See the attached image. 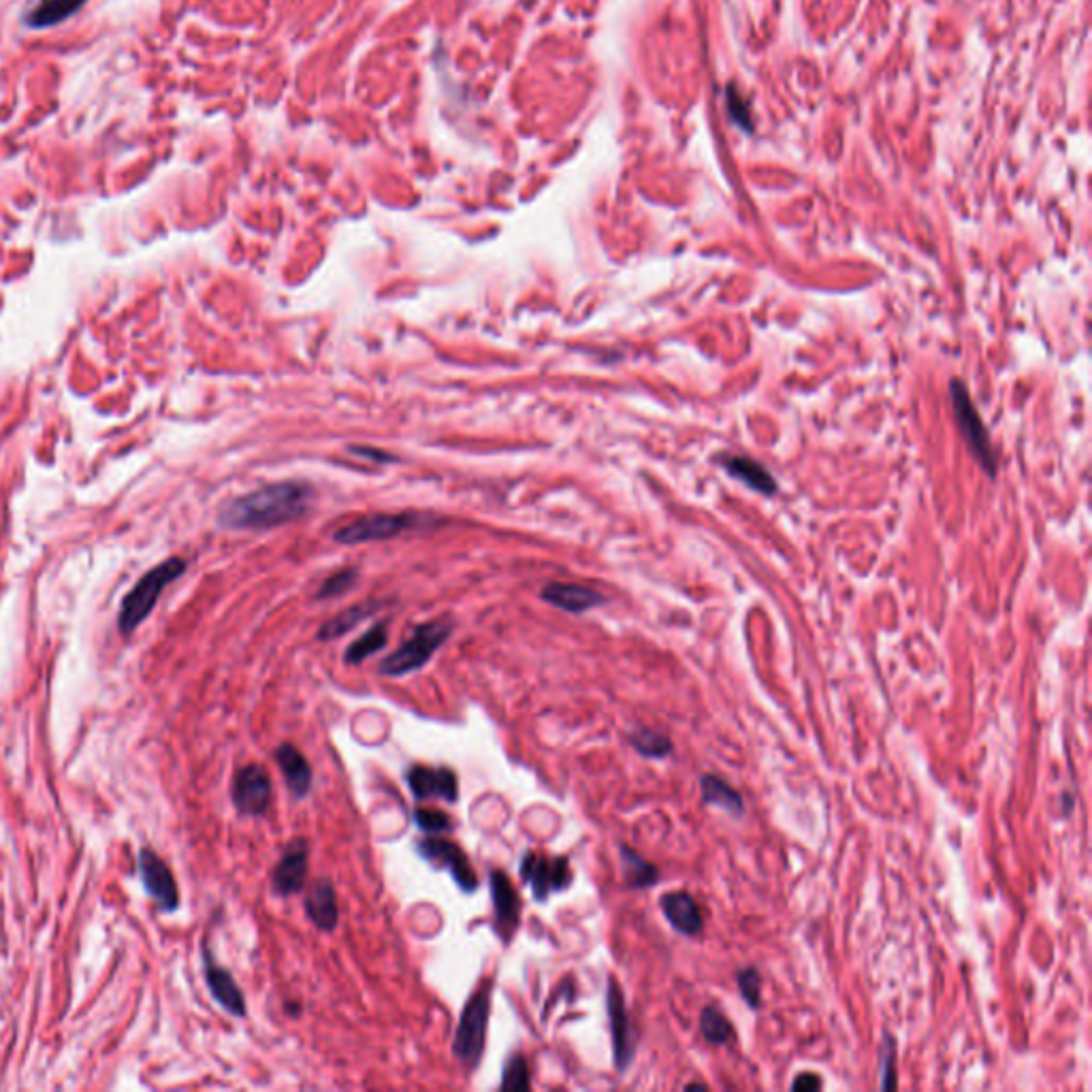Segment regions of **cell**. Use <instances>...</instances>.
I'll return each mask as SVG.
<instances>
[{
	"instance_id": "6da1fadb",
	"label": "cell",
	"mask_w": 1092,
	"mask_h": 1092,
	"mask_svg": "<svg viewBox=\"0 0 1092 1092\" xmlns=\"http://www.w3.org/2000/svg\"><path fill=\"white\" fill-rule=\"evenodd\" d=\"M312 484L284 480L224 503L218 519L229 530H272L305 517L314 502Z\"/></svg>"
},
{
	"instance_id": "7a4b0ae2",
	"label": "cell",
	"mask_w": 1092,
	"mask_h": 1092,
	"mask_svg": "<svg viewBox=\"0 0 1092 1092\" xmlns=\"http://www.w3.org/2000/svg\"><path fill=\"white\" fill-rule=\"evenodd\" d=\"M493 980L484 982L463 1007L459 1024L452 1037V1054L468 1071L478 1069L482 1063L484 1044H487V1024L491 1016Z\"/></svg>"
},
{
	"instance_id": "3957f363",
	"label": "cell",
	"mask_w": 1092,
	"mask_h": 1092,
	"mask_svg": "<svg viewBox=\"0 0 1092 1092\" xmlns=\"http://www.w3.org/2000/svg\"><path fill=\"white\" fill-rule=\"evenodd\" d=\"M184 570H187V561L180 558H171L143 574L137 585L132 587L129 595L125 597V602H122L120 617H118L120 632L130 634L135 627L146 621V617L152 613V609L158 602V597L162 595L164 587L173 583L175 579H180Z\"/></svg>"
},
{
	"instance_id": "277c9868",
	"label": "cell",
	"mask_w": 1092,
	"mask_h": 1092,
	"mask_svg": "<svg viewBox=\"0 0 1092 1092\" xmlns=\"http://www.w3.org/2000/svg\"><path fill=\"white\" fill-rule=\"evenodd\" d=\"M452 634V623L448 619L427 621L418 625L408 641L387 655L380 664V673L390 678H399L420 671L429 664L438 648L445 645Z\"/></svg>"
},
{
	"instance_id": "5b68a950",
	"label": "cell",
	"mask_w": 1092,
	"mask_h": 1092,
	"mask_svg": "<svg viewBox=\"0 0 1092 1092\" xmlns=\"http://www.w3.org/2000/svg\"><path fill=\"white\" fill-rule=\"evenodd\" d=\"M950 399H952L956 425H958V429H961L963 440L966 442L968 450H971V455L975 457L977 463H980V468L988 474V476L994 478L996 470H998V463H996V455L992 450L991 434H988V427H986V422L982 420L980 410H977V406L973 404L971 393H968V388H966L963 380L952 378Z\"/></svg>"
},
{
	"instance_id": "8992f818",
	"label": "cell",
	"mask_w": 1092,
	"mask_h": 1092,
	"mask_svg": "<svg viewBox=\"0 0 1092 1092\" xmlns=\"http://www.w3.org/2000/svg\"><path fill=\"white\" fill-rule=\"evenodd\" d=\"M436 521L429 514L420 512H380L369 517L357 519L344 525L333 533L337 544H363L376 540H390L395 535L434 528Z\"/></svg>"
},
{
	"instance_id": "52a82bcc",
	"label": "cell",
	"mask_w": 1092,
	"mask_h": 1092,
	"mask_svg": "<svg viewBox=\"0 0 1092 1092\" xmlns=\"http://www.w3.org/2000/svg\"><path fill=\"white\" fill-rule=\"evenodd\" d=\"M521 879L523 883L532 885L533 901L546 903L553 892H563L570 888L574 879L570 860L565 856L549 858L542 851H528L523 856L521 864Z\"/></svg>"
},
{
	"instance_id": "ba28073f",
	"label": "cell",
	"mask_w": 1092,
	"mask_h": 1092,
	"mask_svg": "<svg viewBox=\"0 0 1092 1092\" xmlns=\"http://www.w3.org/2000/svg\"><path fill=\"white\" fill-rule=\"evenodd\" d=\"M417 851L418 856L429 862L436 871L446 869L450 873V877L455 879V883L466 894L478 890V875L470 864L466 851H463L455 841L440 837V834H427L425 839H420L417 843Z\"/></svg>"
},
{
	"instance_id": "9c48e42d",
	"label": "cell",
	"mask_w": 1092,
	"mask_h": 1092,
	"mask_svg": "<svg viewBox=\"0 0 1092 1092\" xmlns=\"http://www.w3.org/2000/svg\"><path fill=\"white\" fill-rule=\"evenodd\" d=\"M272 777L265 766L248 764L242 766L233 775L231 798L235 809L242 816L263 818L272 805Z\"/></svg>"
},
{
	"instance_id": "30bf717a",
	"label": "cell",
	"mask_w": 1092,
	"mask_h": 1092,
	"mask_svg": "<svg viewBox=\"0 0 1092 1092\" xmlns=\"http://www.w3.org/2000/svg\"><path fill=\"white\" fill-rule=\"evenodd\" d=\"M606 1012H609L611 1022V1037H613V1054H615V1067L619 1074H625L627 1067L632 1065L636 1054V1042L632 1020L625 1009V996L621 992V986L617 984L615 977L609 980V992H606Z\"/></svg>"
},
{
	"instance_id": "8fae6325",
	"label": "cell",
	"mask_w": 1092,
	"mask_h": 1092,
	"mask_svg": "<svg viewBox=\"0 0 1092 1092\" xmlns=\"http://www.w3.org/2000/svg\"><path fill=\"white\" fill-rule=\"evenodd\" d=\"M139 877L143 881V888L152 896L162 911H175L180 905V890L178 881H175L169 864L164 862L157 851L141 849L139 860Z\"/></svg>"
},
{
	"instance_id": "7c38bea8",
	"label": "cell",
	"mask_w": 1092,
	"mask_h": 1092,
	"mask_svg": "<svg viewBox=\"0 0 1092 1092\" xmlns=\"http://www.w3.org/2000/svg\"><path fill=\"white\" fill-rule=\"evenodd\" d=\"M307 871H310V843L303 837L288 841L272 875L275 894L293 896L302 892L307 881Z\"/></svg>"
},
{
	"instance_id": "4fadbf2b",
	"label": "cell",
	"mask_w": 1092,
	"mask_h": 1092,
	"mask_svg": "<svg viewBox=\"0 0 1092 1092\" xmlns=\"http://www.w3.org/2000/svg\"><path fill=\"white\" fill-rule=\"evenodd\" d=\"M406 783L417 802L440 798L446 802L459 800V777L448 766L429 768L422 764L410 766L406 772Z\"/></svg>"
},
{
	"instance_id": "5bb4252c",
	"label": "cell",
	"mask_w": 1092,
	"mask_h": 1092,
	"mask_svg": "<svg viewBox=\"0 0 1092 1092\" xmlns=\"http://www.w3.org/2000/svg\"><path fill=\"white\" fill-rule=\"evenodd\" d=\"M489 888L493 901V913H496V933L503 943H510L514 933L521 924V899L510 877L503 871H491Z\"/></svg>"
},
{
	"instance_id": "9a60e30c",
	"label": "cell",
	"mask_w": 1092,
	"mask_h": 1092,
	"mask_svg": "<svg viewBox=\"0 0 1092 1092\" xmlns=\"http://www.w3.org/2000/svg\"><path fill=\"white\" fill-rule=\"evenodd\" d=\"M203 966H205V982H208L214 1001L231 1016L244 1018L245 1012H248V1007H245V996L242 992V988L237 986L229 968H224L214 961V956L210 954L208 947H203Z\"/></svg>"
},
{
	"instance_id": "2e32d148",
	"label": "cell",
	"mask_w": 1092,
	"mask_h": 1092,
	"mask_svg": "<svg viewBox=\"0 0 1092 1092\" xmlns=\"http://www.w3.org/2000/svg\"><path fill=\"white\" fill-rule=\"evenodd\" d=\"M303 909L307 920H310L318 931L331 933L335 931L339 920V906H337V892L335 885L329 879H316L305 892Z\"/></svg>"
},
{
	"instance_id": "e0dca14e",
	"label": "cell",
	"mask_w": 1092,
	"mask_h": 1092,
	"mask_svg": "<svg viewBox=\"0 0 1092 1092\" xmlns=\"http://www.w3.org/2000/svg\"><path fill=\"white\" fill-rule=\"evenodd\" d=\"M540 597L544 602L555 606V609L572 615L587 613L606 602V597L602 593L589 589V587L574 585V583H549L540 591Z\"/></svg>"
},
{
	"instance_id": "ac0fdd59",
	"label": "cell",
	"mask_w": 1092,
	"mask_h": 1092,
	"mask_svg": "<svg viewBox=\"0 0 1092 1092\" xmlns=\"http://www.w3.org/2000/svg\"><path fill=\"white\" fill-rule=\"evenodd\" d=\"M275 762H277V768L284 775L286 781V788L291 791L293 798L302 800L312 791V783H314V772L310 762L305 760V756L299 751L293 743H282L280 747L275 749Z\"/></svg>"
},
{
	"instance_id": "d6986e66",
	"label": "cell",
	"mask_w": 1092,
	"mask_h": 1092,
	"mask_svg": "<svg viewBox=\"0 0 1092 1092\" xmlns=\"http://www.w3.org/2000/svg\"><path fill=\"white\" fill-rule=\"evenodd\" d=\"M719 463L730 476H734L736 480L747 484L749 489L762 493V496H775L779 489V484L775 476L770 474V470L766 466H762V463L756 459L733 455V452H730V455H721Z\"/></svg>"
},
{
	"instance_id": "ffe728a7",
	"label": "cell",
	"mask_w": 1092,
	"mask_h": 1092,
	"mask_svg": "<svg viewBox=\"0 0 1092 1092\" xmlns=\"http://www.w3.org/2000/svg\"><path fill=\"white\" fill-rule=\"evenodd\" d=\"M662 911L676 933L696 936L703 933L704 920L698 903L687 892H671L662 896Z\"/></svg>"
},
{
	"instance_id": "44dd1931",
	"label": "cell",
	"mask_w": 1092,
	"mask_h": 1092,
	"mask_svg": "<svg viewBox=\"0 0 1092 1092\" xmlns=\"http://www.w3.org/2000/svg\"><path fill=\"white\" fill-rule=\"evenodd\" d=\"M700 791H703L704 805L719 807L721 811H726L728 816L734 818H740L745 813L743 796H740L733 786H728L724 779H719L715 775H703L700 777Z\"/></svg>"
},
{
	"instance_id": "7402d4cb",
	"label": "cell",
	"mask_w": 1092,
	"mask_h": 1092,
	"mask_svg": "<svg viewBox=\"0 0 1092 1092\" xmlns=\"http://www.w3.org/2000/svg\"><path fill=\"white\" fill-rule=\"evenodd\" d=\"M380 609H383V602H363V604L350 606V609L335 615L333 619H329L327 623H323L321 630H318V641H323V643L335 641V638L348 634L350 630H355L359 623H363L365 619H369V617L376 615Z\"/></svg>"
},
{
	"instance_id": "603a6c76",
	"label": "cell",
	"mask_w": 1092,
	"mask_h": 1092,
	"mask_svg": "<svg viewBox=\"0 0 1092 1092\" xmlns=\"http://www.w3.org/2000/svg\"><path fill=\"white\" fill-rule=\"evenodd\" d=\"M619 853H621L623 879L627 883V888L645 890V888H651V885H655L659 881L657 869L653 867L651 862L645 860L636 849L627 848V845H621Z\"/></svg>"
},
{
	"instance_id": "cb8c5ba5",
	"label": "cell",
	"mask_w": 1092,
	"mask_h": 1092,
	"mask_svg": "<svg viewBox=\"0 0 1092 1092\" xmlns=\"http://www.w3.org/2000/svg\"><path fill=\"white\" fill-rule=\"evenodd\" d=\"M387 643H388V625L387 623H376V625L369 627L365 634H360L357 641L346 648L344 662L348 666L363 664L367 657H372V655L383 651Z\"/></svg>"
},
{
	"instance_id": "d4e9b609",
	"label": "cell",
	"mask_w": 1092,
	"mask_h": 1092,
	"mask_svg": "<svg viewBox=\"0 0 1092 1092\" xmlns=\"http://www.w3.org/2000/svg\"><path fill=\"white\" fill-rule=\"evenodd\" d=\"M86 0H43L26 15V24L33 28L56 26L69 15L77 14Z\"/></svg>"
},
{
	"instance_id": "484cf974",
	"label": "cell",
	"mask_w": 1092,
	"mask_h": 1092,
	"mask_svg": "<svg viewBox=\"0 0 1092 1092\" xmlns=\"http://www.w3.org/2000/svg\"><path fill=\"white\" fill-rule=\"evenodd\" d=\"M700 1030H703L706 1042L715 1046H726L734 1037L733 1024H730V1020L717 1007L703 1009V1014H700Z\"/></svg>"
},
{
	"instance_id": "4316f807",
	"label": "cell",
	"mask_w": 1092,
	"mask_h": 1092,
	"mask_svg": "<svg viewBox=\"0 0 1092 1092\" xmlns=\"http://www.w3.org/2000/svg\"><path fill=\"white\" fill-rule=\"evenodd\" d=\"M630 743L643 758H651V760L671 756L673 751L671 738L662 733H653V730H638V733L630 734Z\"/></svg>"
},
{
	"instance_id": "83f0119b",
	"label": "cell",
	"mask_w": 1092,
	"mask_h": 1092,
	"mask_svg": "<svg viewBox=\"0 0 1092 1092\" xmlns=\"http://www.w3.org/2000/svg\"><path fill=\"white\" fill-rule=\"evenodd\" d=\"M500 1090H503V1092H528V1090H532L530 1067H528V1060H525L523 1054H512L508 1058V1063H506V1067H503V1074H502Z\"/></svg>"
},
{
	"instance_id": "f1b7e54d",
	"label": "cell",
	"mask_w": 1092,
	"mask_h": 1092,
	"mask_svg": "<svg viewBox=\"0 0 1092 1092\" xmlns=\"http://www.w3.org/2000/svg\"><path fill=\"white\" fill-rule=\"evenodd\" d=\"M359 581V570L357 568H346V570H339L329 574L327 579L323 581V585L318 587L316 597L318 600H331V597H339L348 593Z\"/></svg>"
},
{
	"instance_id": "f546056e",
	"label": "cell",
	"mask_w": 1092,
	"mask_h": 1092,
	"mask_svg": "<svg viewBox=\"0 0 1092 1092\" xmlns=\"http://www.w3.org/2000/svg\"><path fill=\"white\" fill-rule=\"evenodd\" d=\"M415 823L425 834H446L452 830V821L446 813L429 807H418L415 811Z\"/></svg>"
},
{
	"instance_id": "4dcf8cb0",
	"label": "cell",
	"mask_w": 1092,
	"mask_h": 1092,
	"mask_svg": "<svg viewBox=\"0 0 1092 1092\" xmlns=\"http://www.w3.org/2000/svg\"><path fill=\"white\" fill-rule=\"evenodd\" d=\"M736 984H738L740 996L745 998L747 1005L751 1009H758L760 1007V994H762V977L758 975L756 968H743V971H738L736 973Z\"/></svg>"
},
{
	"instance_id": "1f68e13d",
	"label": "cell",
	"mask_w": 1092,
	"mask_h": 1092,
	"mask_svg": "<svg viewBox=\"0 0 1092 1092\" xmlns=\"http://www.w3.org/2000/svg\"><path fill=\"white\" fill-rule=\"evenodd\" d=\"M885 1042H888V1044H885V1049H888V1052L883 1054V1060H881V1067H883L881 1088H896V1079H894V1076H896V1071H894V1044H892V1039H885Z\"/></svg>"
},
{
	"instance_id": "d6a6232c",
	"label": "cell",
	"mask_w": 1092,
	"mask_h": 1092,
	"mask_svg": "<svg viewBox=\"0 0 1092 1092\" xmlns=\"http://www.w3.org/2000/svg\"><path fill=\"white\" fill-rule=\"evenodd\" d=\"M728 107H730V111H733V118H734L736 125H743L747 129L745 120H749V111L743 105V101H738L736 90H733V88H728Z\"/></svg>"
},
{
	"instance_id": "836d02e7",
	"label": "cell",
	"mask_w": 1092,
	"mask_h": 1092,
	"mask_svg": "<svg viewBox=\"0 0 1092 1092\" xmlns=\"http://www.w3.org/2000/svg\"><path fill=\"white\" fill-rule=\"evenodd\" d=\"M350 452H353V455H359V457H365V459H374L378 463L397 461V457L388 455L387 450H378V448H372V446H350Z\"/></svg>"
},
{
	"instance_id": "e575fe53",
	"label": "cell",
	"mask_w": 1092,
	"mask_h": 1092,
	"mask_svg": "<svg viewBox=\"0 0 1092 1092\" xmlns=\"http://www.w3.org/2000/svg\"><path fill=\"white\" fill-rule=\"evenodd\" d=\"M791 1088H794V1090H818V1088H821V1078H818L816 1074H800V1076H796L794 1081H791Z\"/></svg>"
}]
</instances>
